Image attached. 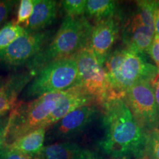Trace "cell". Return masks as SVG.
I'll use <instances>...</instances> for the list:
<instances>
[{
    "instance_id": "cell-1",
    "label": "cell",
    "mask_w": 159,
    "mask_h": 159,
    "mask_svg": "<svg viewBox=\"0 0 159 159\" xmlns=\"http://www.w3.org/2000/svg\"><path fill=\"white\" fill-rule=\"evenodd\" d=\"M101 106L105 134L98 146L102 152L114 158L144 157L148 133L138 125L123 99H108Z\"/></svg>"
},
{
    "instance_id": "cell-2",
    "label": "cell",
    "mask_w": 159,
    "mask_h": 159,
    "mask_svg": "<svg viewBox=\"0 0 159 159\" xmlns=\"http://www.w3.org/2000/svg\"><path fill=\"white\" fill-rule=\"evenodd\" d=\"M93 27L86 16H66L51 41L26 65L33 75L55 60L75 57L89 46Z\"/></svg>"
},
{
    "instance_id": "cell-3",
    "label": "cell",
    "mask_w": 159,
    "mask_h": 159,
    "mask_svg": "<svg viewBox=\"0 0 159 159\" xmlns=\"http://www.w3.org/2000/svg\"><path fill=\"white\" fill-rule=\"evenodd\" d=\"M114 97L123 98L126 91L137 83L148 81L152 84L159 77L156 65L149 62L146 55L126 47L111 52L104 63Z\"/></svg>"
},
{
    "instance_id": "cell-4",
    "label": "cell",
    "mask_w": 159,
    "mask_h": 159,
    "mask_svg": "<svg viewBox=\"0 0 159 159\" xmlns=\"http://www.w3.org/2000/svg\"><path fill=\"white\" fill-rule=\"evenodd\" d=\"M67 90L43 94L29 102L19 101L10 111L4 147L8 148L17 139L43 125Z\"/></svg>"
},
{
    "instance_id": "cell-5",
    "label": "cell",
    "mask_w": 159,
    "mask_h": 159,
    "mask_svg": "<svg viewBox=\"0 0 159 159\" xmlns=\"http://www.w3.org/2000/svg\"><path fill=\"white\" fill-rule=\"evenodd\" d=\"M77 77L75 56L55 60L33 77L24 91L21 101L32 100L49 93L67 90L75 86Z\"/></svg>"
},
{
    "instance_id": "cell-6",
    "label": "cell",
    "mask_w": 159,
    "mask_h": 159,
    "mask_svg": "<svg viewBox=\"0 0 159 159\" xmlns=\"http://www.w3.org/2000/svg\"><path fill=\"white\" fill-rule=\"evenodd\" d=\"M77 64V77L75 86H80L90 94L97 105H102L113 93L104 66L97 61L89 47L75 55Z\"/></svg>"
},
{
    "instance_id": "cell-7",
    "label": "cell",
    "mask_w": 159,
    "mask_h": 159,
    "mask_svg": "<svg viewBox=\"0 0 159 159\" xmlns=\"http://www.w3.org/2000/svg\"><path fill=\"white\" fill-rule=\"evenodd\" d=\"M122 99L145 132L158 128L159 118L152 83L142 81L136 83L126 91Z\"/></svg>"
},
{
    "instance_id": "cell-8",
    "label": "cell",
    "mask_w": 159,
    "mask_h": 159,
    "mask_svg": "<svg viewBox=\"0 0 159 159\" xmlns=\"http://www.w3.org/2000/svg\"><path fill=\"white\" fill-rule=\"evenodd\" d=\"M52 37V30H27L25 34L0 52V63L7 67L27 65L51 41Z\"/></svg>"
},
{
    "instance_id": "cell-9",
    "label": "cell",
    "mask_w": 159,
    "mask_h": 159,
    "mask_svg": "<svg viewBox=\"0 0 159 159\" xmlns=\"http://www.w3.org/2000/svg\"><path fill=\"white\" fill-rule=\"evenodd\" d=\"M97 105H85L71 111L49 127V134L54 139L74 138L84 131L97 114Z\"/></svg>"
},
{
    "instance_id": "cell-10",
    "label": "cell",
    "mask_w": 159,
    "mask_h": 159,
    "mask_svg": "<svg viewBox=\"0 0 159 159\" xmlns=\"http://www.w3.org/2000/svg\"><path fill=\"white\" fill-rule=\"evenodd\" d=\"M119 31V19L114 15L97 22L91 30L88 47L100 64L104 63L111 53Z\"/></svg>"
},
{
    "instance_id": "cell-11",
    "label": "cell",
    "mask_w": 159,
    "mask_h": 159,
    "mask_svg": "<svg viewBox=\"0 0 159 159\" xmlns=\"http://www.w3.org/2000/svg\"><path fill=\"white\" fill-rule=\"evenodd\" d=\"M155 35L156 33L143 22L136 12L123 27L122 41L125 47L139 54H148Z\"/></svg>"
},
{
    "instance_id": "cell-12",
    "label": "cell",
    "mask_w": 159,
    "mask_h": 159,
    "mask_svg": "<svg viewBox=\"0 0 159 159\" xmlns=\"http://www.w3.org/2000/svg\"><path fill=\"white\" fill-rule=\"evenodd\" d=\"M96 105L94 98L90 94L81 87H71L67 89L66 94L59 101L56 108L46 120L43 127L49 128L71 111L85 105Z\"/></svg>"
},
{
    "instance_id": "cell-13",
    "label": "cell",
    "mask_w": 159,
    "mask_h": 159,
    "mask_svg": "<svg viewBox=\"0 0 159 159\" xmlns=\"http://www.w3.org/2000/svg\"><path fill=\"white\" fill-rule=\"evenodd\" d=\"M39 159H101L96 151L71 142H57L43 147Z\"/></svg>"
},
{
    "instance_id": "cell-14",
    "label": "cell",
    "mask_w": 159,
    "mask_h": 159,
    "mask_svg": "<svg viewBox=\"0 0 159 159\" xmlns=\"http://www.w3.org/2000/svg\"><path fill=\"white\" fill-rule=\"evenodd\" d=\"M33 77L34 75L27 69L23 72L11 75L6 80L0 89V116L7 114L13 108L20 93L27 86Z\"/></svg>"
},
{
    "instance_id": "cell-15",
    "label": "cell",
    "mask_w": 159,
    "mask_h": 159,
    "mask_svg": "<svg viewBox=\"0 0 159 159\" xmlns=\"http://www.w3.org/2000/svg\"><path fill=\"white\" fill-rule=\"evenodd\" d=\"M57 16V2L54 0H34V6L27 30L42 31L51 25Z\"/></svg>"
},
{
    "instance_id": "cell-16",
    "label": "cell",
    "mask_w": 159,
    "mask_h": 159,
    "mask_svg": "<svg viewBox=\"0 0 159 159\" xmlns=\"http://www.w3.org/2000/svg\"><path fill=\"white\" fill-rule=\"evenodd\" d=\"M47 128H40L17 139L8 148L30 156H36L43 148Z\"/></svg>"
},
{
    "instance_id": "cell-17",
    "label": "cell",
    "mask_w": 159,
    "mask_h": 159,
    "mask_svg": "<svg viewBox=\"0 0 159 159\" xmlns=\"http://www.w3.org/2000/svg\"><path fill=\"white\" fill-rule=\"evenodd\" d=\"M116 11V3L111 0H88L85 14L87 17L98 21L114 16Z\"/></svg>"
},
{
    "instance_id": "cell-18",
    "label": "cell",
    "mask_w": 159,
    "mask_h": 159,
    "mask_svg": "<svg viewBox=\"0 0 159 159\" xmlns=\"http://www.w3.org/2000/svg\"><path fill=\"white\" fill-rule=\"evenodd\" d=\"M26 32L27 30L14 21L6 23L0 28V52L7 48Z\"/></svg>"
},
{
    "instance_id": "cell-19",
    "label": "cell",
    "mask_w": 159,
    "mask_h": 159,
    "mask_svg": "<svg viewBox=\"0 0 159 159\" xmlns=\"http://www.w3.org/2000/svg\"><path fill=\"white\" fill-rule=\"evenodd\" d=\"M136 13L142 21L152 31L155 30L154 1H139L136 3Z\"/></svg>"
},
{
    "instance_id": "cell-20",
    "label": "cell",
    "mask_w": 159,
    "mask_h": 159,
    "mask_svg": "<svg viewBox=\"0 0 159 159\" xmlns=\"http://www.w3.org/2000/svg\"><path fill=\"white\" fill-rule=\"evenodd\" d=\"M34 0H21L19 2L16 22L27 30L29 21L33 13Z\"/></svg>"
},
{
    "instance_id": "cell-21",
    "label": "cell",
    "mask_w": 159,
    "mask_h": 159,
    "mask_svg": "<svg viewBox=\"0 0 159 159\" xmlns=\"http://www.w3.org/2000/svg\"><path fill=\"white\" fill-rule=\"evenodd\" d=\"M145 155L149 159H159L158 128H154L148 132Z\"/></svg>"
},
{
    "instance_id": "cell-22",
    "label": "cell",
    "mask_w": 159,
    "mask_h": 159,
    "mask_svg": "<svg viewBox=\"0 0 159 159\" xmlns=\"http://www.w3.org/2000/svg\"><path fill=\"white\" fill-rule=\"evenodd\" d=\"M61 2L66 16L78 17L84 16L86 0H64Z\"/></svg>"
},
{
    "instance_id": "cell-23",
    "label": "cell",
    "mask_w": 159,
    "mask_h": 159,
    "mask_svg": "<svg viewBox=\"0 0 159 159\" xmlns=\"http://www.w3.org/2000/svg\"><path fill=\"white\" fill-rule=\"evenodd\" d=\"M16 2L15 0L0 1V28L5 25V21L8 19Z\"/></svg>"
},
{
    "instance_id": "cell-24",
    "label": "cell",
    "mask_w": 159,
    "mask_h": 159,
    "mask_svg": "<svg viewBox=\"0 0 159 159\" xmlns=\"http://www.w3.org/2000/svg\"><path fill=\"white\" fill-rule=\"evenodd\" d=\"M148 54L153 59L156 66L159 69V37L157 35H155L153 42L151 45Z\"/></svg>"
},
{
    "instance_id": "cell-25",
    "label": "cell",
    "mask_w": 159,
    "mask_h": 159,
    "mask_svg": "<svg viewBox=\"0 0 159 159\" xmlns=\"http://www.w3.org/2000/svg\"><path fill=\"white\" fill-rule=\"evenodd\" d=\"M7 119H8V115L7 114L0 116V158L2 155L5 147H4V139H5V129L7 126Z\"/></svg>"
},
{
    "instance_id": "cell-26",
    "label": "cell",
    "mask_w": 159,
    "mask_h": 159,
    "mask_svg": "<svg viewBox=\"0 0 159 159\" xmlns=\"http://www.w3.org/2000/svg\"><path fill=\"white\" fill-rule=\"evenodd\" d=\"M23 154L11 149H5L0 159H21Z\"/></svg>"
},
{
    "instance_id": "cell-27",
    "label": "cell",
    "mask_w": 159,
    "mask_h": 159,
    "mask_svg": "<svg viewBox=\"0 0 159 159\" xmlns=\"http://www.w3.org/2000/svg\"><path fill=\"white\" fill-rule=\"evenodd\" d=\"M154 20L156 35L159 37V1H154Z\"/></svg>"
},
{
    "instance_id": "cell-28",
    "label": "cell",
    "mask_w": 159,
    "mask_h": 159,
    "mask_svg": "<svg viewBox=\"0 0 159 159\" xmlns=\"http://www.w3.org/2000/svg\"><path fill=\"white\" fill-rule=\"evenodd\" d=\"M153 90L155 94V99L157 105V110H158V118H159V77L156 80V81L153 83Z\"/></svg>"
},
{
    "instance_id": "cell-29",
    "label": "cell",
    "mask_w": 159,
    "mask_h": 159,
    "mask_svg": "<svg viewBox=\"0 0 159 159\" xmlns=\"http://www.w3.org/2000/svg\"><path fill=\"white\" fill-rule=\"evenodd\" d=\"M21 159H39L38 158V156H27V155H24L22 156V158Z\"/></svg>"
},
{
    "instance_id": "cell-30",
    "label": "cell",
    "mask_w": 159,
    "mask_h": 159,
    "mask_svg": "<svg viewBox=\"0 0 159 159\" xmlns=\"http://www.w3.org/2000/svg\"><path fill=\"white\" fill-rule=\"evenodd\" d=\"M5 81H6V80L4 79L3 77H0V89H1L2 87L3 86V85H4V84H5Z\"/></svg>"
},
{
    "instance_id": "cell-31",
    "label": "cell",
    "mask_w": 159,
    "mask_h": 159,
    "mask_svg": "<svg viewBox=\"0 0 159 159\" xmlns=\"http://www.w3.org/2000/svg\"><path fill=\"white\" fill-rule=\"evenodd\" d=\"M114 159H128V157H120V158H114Z\"/></svg>"
},
{
    "instance_id": "cell-32",
    "label": "cell",
    "mask_w": 159,
    "mask_h": 159,
    "mask_svg": "<svg viewBox=\"0 0 159 159\" xmlns=\"http://www.w3.org/2000/svg\"><path fill=\"white\" fill-rule=\"evenodd\" d=\"M139 159H149L148 158H143V157H142V158H139Z\"/></svg>"
}]
</instances>
